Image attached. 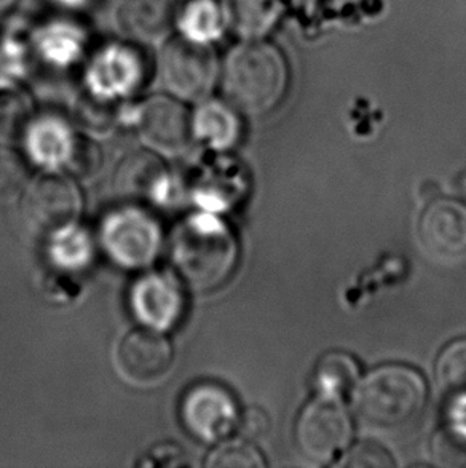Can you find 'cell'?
Listing matches in <instances>:
<instances>
[{"label": "cell", "instance_id": "3957f363", "mask_svg": "<svg viewBox=\"0 0 466 468\" xmlns=\"http://www.w3.org/2000/svg\"><path fill=\"white\" fill-rule=\"evenodd\" d=\"M170 260L179 280L194 292H215L232 275L238 245L230 229L208 216L177 226L170 241Z\"/></svg>", "mask_w": 466, "mask_h": 468}, {"label": "cell", "instance_id": "7a4b0ae2", "mask_svg": "<svg viewBox=\"0 0 466 468\" xmlns=\"http://www.w3.org/2000/svg\"><path fill=\"white\" fill-rule=\"evenodd\" d=\"M228 102L241 114L262 117L281 104L290 87V68L275 45L245 40L228 51L221 72Z\"/></svg>", "mask_w": 466, "mask_h": 468}, {"label": "cell", "instance_id": "5bb4252c", "mask_svg": "<svg viewBox=\"0 0 466 468\" xmlns=\"http://www.w3.org/2000/svg\"><path fill=\"white\" fill-rule=\"evenodd\" d=\"M132 307L143 322L168 328L183 314V294L173 280L152 273L139 280L132 292Z\"/></svg>", "mask_w": 466, "mask_h": 468}, {"label": "cell", "instance_id": "ffe728a7", "mask_svg": "<svg viewBox=\"0 0 466 468\" xmlns=\"http://www.w3.org/2000/svg\"><path fill=\"white\" fill-rule=\"evenodd\" d=\"M77 136L57 117H42L29 128V146L45 164L64 166Z\"/></svg>", "mask_w": 466, "mask_h": 468}, {"label": "cell", "instance_id": "4fadbf2b", "mask_svg": "<svg viewBox=\"0 0 466 468\" xmlns=\"http://www.w3.org/2000/svg\"><path fill=\"white\" fill-rule=\"evenodd\" d=\"M157 229L144 216L125 213L115 216L106 228L109 251L123 266H143L157 250Z\"/></svg>", "mask_w": 466, "mask_h": 468}, {"label": "cell", "instance_id": "ba28073f", "mask_svg": "<svg viewBox=\"0 0 466 468\" xmlns=\"http://www.w3.org/2000/svg\"><path fill=\"white\" fill-rule=\"evenodd\" d=\"M418 243L438 266L466 264V207L457 200L429 203L418 221Z\"/></svg>", "mask_w": 466, "mask_h": 468}, {"label": "cell", "instance_id": "ac0fdd59", "mask_svg": "<svg viewBox=\"0 0 466 468\" xmlns=\"http://www.w3.org/2000/svg\"><path fill=\"white\" fill-rule=\"evenodd\" d=\"M226 27L221 4L216 0H189L177 10L175 29L179 32V37L192 44L213 47Z\"/></svg>", "mask_w": 466, "mask_h": 468}, {"label": "cell", "instance_id": "30bf717a", "mask_svg": "<svg viewBox=\"0 0 466 468\" xmlns=\"http://www.w3.org/2000/svg\"><path fill=\"white\" fill-rule=\"evenodd\" d=\"M117 367L122 376L139 386L164 379L173 367L170 341L154 329H134L120 341Z\"/></svg>", "mask_w": 466, "mask_h": 468}, {"label": "cell", "instance_id": "9c48e42d", "mask_svg": "<svg viewBox=\"0 0 466 468\" xmlns=\"http://www.w3.org/2000/svg\"><path fill=\"white\" fill-rule=\"evenodd\" d=\"M136 125L149 146L166 154L183 153L192 141V115L175 96L154 95L141 102Z\"/></svg>", "mask_w": 466, "mask_h": 468}, {"label": "cell", "instance_id": "6da1fadb", "mask_svg": "<svg viewBox=\"0 0 466 468\" xmlns=\"http://www.w3.org/2000/svg\"><path fill=\"white\" fill-rule=\"evenodd\" d=\"M427 397V384L416 369L385 365L358 380L353 390V411L359 427L367 433L397 437L420 420Z\"/></svg>", "mask_w": 466, "mask_h": 468}, {"label": "cell", "instance_id": "9a60e30c", "mask_svg": "<svg viewBox=\"0 0 466 468\" xmlns=\"http://www.w3.org/2000/svg\"><path fill=\"white\" fill-rule=\"evenodd\" d=\"M164 179V162L155 154L138 151L120 162L115 170V192L126 202H147L158 196Z\"/></svg>", "mask_w": 466, "mask_h": 468}, {"label": "cell", "instance_id": "d4e9b609", "mask_svg": "<svg viewBox=\"0 0 466 468\" xmlns=\"http://www.w3.org/2000/svg\"><path fill=\"white\" fill-rule=\"evenodd\" d=\"M27 166L18 154L0 146V203L15 200L25 189Z\"/></svg>", "mask_w": 466, "mask_h": 468}, {"label": "cell", "instance_id": "cb8c5ba5", "mask_svg": "<svg viewBox=\"0 0 466 468\" xmlns=\"http://www.w3.org/2000/svg\"><path fill=\"white\" fill-rule=\"evenodd\" d=\"M77 121L87 132L93 134H106L114 128L117 122L115 102L85 93L77 102Z\"/></svg>", "mask_w": 466, "mask_h": 468}, {"label": "cell", "instance_id": "8992f818", "mask_svg": "<svg viewBox=\"0 0 466 468\" xmlns=\"http://www.w3.org/2000/svg\"><path fill=\"white\" fill-rule=\"evenodd\" d=\"M147 77L144 55L132 45H102L85 66V93L117 102L138 93Z\"/></svg>", "mask_w": 466, "mask_h": 468}, {"label": "cell", "instance_id": "7402d4cb", "mask_svg": "<svg viewBox=\"0 0 466 468\" xmlns=\"http://www.w3.org/2000/svg\"><path fill=\"white\" fill-rule=\"evenodd\" d=\"M436 380L450 401L466 399V339H459L442 350L436 361Z\"/></svg>", "mask_w": 466, "mask_h": 468}, {"label": "cell", "instance_id": "e0dca14e", "mask_svg": "<svg viewBox=\"0 0 466 468\" xmlns=\"http://www.w3.org/2000/svg\"><path fill=\"white\" fill-rule=\"evenodd\" d=\"M192 128L209 146L228 149L239 138L238 111L230 102L207 98L192 115Z\"/></svg>", "mask_w": 466, "mask_h": 468}, {"label": "cell", "instance_id": "277c9868", "mask_svg": "<svg viewBox=\"0 0 466 468\" xmlns=\"http://www.w3.org/2000/svg\"><path fill=\"white\" fill-rule=\"evenodd\" d=\"M158 76L164 89L181 101H203L219 80L213 47L168 38L158 55Z\"/></svg>", "mask_w": 466, "mask_h": 468}, {"label": "cell", "instance_id": "83f0119b", "mask_svg": "<svg viewBox=\"0 0 466 468\" xmlns=\"http://www.w3.org/2000/svg\"><path fill=\"white\" fill-rule=\"evenodd\" d=\"M51 2L69 12H83L95 4V0H51Z\"/></svg>", "mask_w": 466, "mask_h": 468}, {"label": "cell", "instance_id": "5b68a950", "mask_svg": "<svg viewBox=\"0 0 466 468\" xmlns=\"http://www.w3.org/2000/svg\"><path fill=\"white\" fill-rule=\"evenodd\" d=\"M352 418L341 399L320 395L297 419V451L313 465H326L341 456L352 443Z\"/></svg>", "mask_w": 466, "mask_h": 468}, {"label": "cell", "instance_id": "2e32d148", "mask_svg": "<svg viewBox=\"0 0 466 468\" xmlns=\"http://www.w3.org/2000/svg\"><path fill=\"white\" fill-rule=\"evenodd\" d=\"M228 29L243 40H260L277 26L283 0H221Z\"/></svg>", "mask_w": 466, "mask_h": 468}, {"label": "cell", "instance_id": "484cf974", "mask_svg": "<svg viewBox=\"0 0 466 468\" xmlns=\"http://www.w3.org/2000/svg\"><path fill=\"white\" fill-rule=\"evenodd\" d=\"M101 162V151L95 143L77 138L63 168L69 171L72 176L89 179V177L95 176L96 173L100 171Z\"/></svg>", "mask_w": 466, "mask_h": 468}, {"label": "cell", "instance_id": "8fae6325", "mask_svg": "<svg viewBox=\"0 0 466 468\" xmlns=\"http://www.w3.org/2000/svg\"><path fill=\"white\" fill-rule=\"evenodd\" d=\"M185 427L196 438L217 441L238 422V410L232 395L215 384H200L185 393L181 406Z\"/></svg>", "mask_w": 466, "mask_h": 468}, {"label": "cell", "instance_id": "603a6c76", "mask_svg": "<svg viewBox=\"0 0 466 468\" xmlns=\"http://www.w3.org/2000/svg\"><path fill=\"white\" fill-rule=\"evenodd\" d=\"M205 465L208 468H262L265 463L254 444L245 440H228L216 446Z\"/></svg>", "mask_w": 466, "mask_h": 468}, {"label": "cell", "instance_id": "f1b7e54d", "mask_svg": "<svg viewBox=\"0 0 466 468\" xmlns=\"http://www.w3.org/2000/svg\"><path fill=\"white\" fill-rule=\"evenodd\" d=\"M13 0H0V12L8 8V5H12Z\"/></svg>", "mask_w": 466, "mask_h": 468}, {"label": "cell", "instance_id": "7c38bea8", "mask_svg": "<svg viewBox=\"0 0 466 468\" xmlns=\"http://www.w3.org/2000/svg\"><path fill=\"white\" fill-rule=\"evenodd\" d=\"M177 10V0H123L120 26L138 44L164 45L176 27Z\"/></svg>", "mask_w": 466, "mask_h": 468}, {"label": "cell", "instance_id": "44dd1931", "mask_svg": "<svg viewBox=\"0 0 466 468\" xmlns=\"http://www.w3.org/2000/svg\"><path fill=\"white\" fill-rule=\"evenodd\" d=\"M359 369L356 361L347 354H328L323 356L315 369V386L322 395L341 399L353 392L358 384Z\"/></svg>", "mask_w": 466, "mask_h": 468}, {"label": "cell", "instance_id": "52a82bcc", "mask_svg": "<svg viewBox=\"0 0 466 468\" xmlns=\"http://www.w3.org/2000/svg\"><path fill=\"white\" fill-rule=\"evenodd\" d=\"M82 197L76 184L61 175H45L23 197V219L34 234L51 237L72 226L80 215Z\"/></svg>", "mask_w": 466, "mask_h": 468}, {"label": "cell", "instance_id": "d6986e66", "mask_svg": "<svg viewBox=\"0 0 466 468\" xmlns=\"http://www.w3.org/2000/svg\"><path fill=\"white\" fill-rule=\"evenodd\" d=\"M87 34L74 23L55 21L45 25L36 37V48L45 63L55 68L74 66L82 59Z\"/></svg>", "mask_w": 466, "mask_h": 468}, {"label": "cell", "instance_id": "4316f807", "mask_svg": "<svg viewBox=\"0 0 466 468\" xmlns=\"http://www.w3.org/2000/svg\"><path fill=\"white\" fill-rule=\"evenodd\" d=\"M345 465H352V467H358V465H376V467H384V465H391V461L387 457L384 451L374 448V446H359L356 450L353 451L350 457H348Z\"/></svg>", "mask_w": 466, "mask_h": 468}]
</instances>
